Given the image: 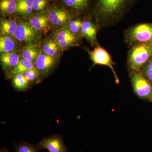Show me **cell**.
<instances>
[{
  "label": "cell",
  "mask_w": 152,
  "mask_h": 152,
  "mask_svg": "<svg viewBox=\"0 0 152 152\" xmlns=\"http://www.w3.org/2000/svg\"><path fill=\"white\" fill-rule=\"evenodd\" d=\"M2 66L4 70H12L20 61V56L14 52L1 53L0 57Z\"/></svg>",
  "instance_id": "cell-13"
},
{
  "label": "cell",
  "mask_w": 152,
  "mask_h": 152,
  "mask_svg": "<svg viewBox=\"0 0 152 152\" xmlns=\"http://www.w3.org/2000/svg\"><path fill=\"white\" fill-rule=\"evenodd\" d=\"M34 0H18L17 13L24 16H31L34 13Z\"/></svg>",
  "instance_id": "cell-15"
},
{
  "label": "cell",
  "mask_w": 152,
  "mask_h": 152,
  "mask_svg": "<svg viewBox=\"0 0 152 152\" xmlns=\"http://www.w3.org/2000/svg\"><path fill=\"white\" fill-rule=\"evenodd\" d=\"M15 148L16 152H39L40 150L37 145H34L26 142L18 144Z\"/></svg>",
  "instance_id": "cell-24"
},
{
  "label": "cell",
  "mask_w": 152,
  "mask_h": 152,
  "mask_svg": "<svg viewBox=\"0 0 152 152\" xmlns=\"http://www.w3.org/2000/svg\"><path fill=\"white\" fill-rule=\"evenodd\" d=\"M30 24L35 29L44 33L49 28V21L47 11L33 14L29 20Z\"/></svg>",
  "instance_id": "cell-11"
},
{
  "label": "cell",
  "mask_w": 152,
  "mask_h": 152,
  "mask_svg": "<svg viewBox=\"0 0 152 152\" xmlns=\"http://www.w3.org/2000/svg\"><path fill=\"white\" fill-rule=\"evenodd\" d=\"M152 56V46L147 44H140L131 51L129 58L130 65L134 70L139 71L148 62Z\"/></svg>",
  "instance_id": "cell-2"
},
{
  "label": "cell",
  "mask_w": 152,
  "mask_h": 152,
  "mask_svg": "<svg viewBox=\"0 0 152 152\" xmlns=\"http://www.w3.org/2000/svg\"><path fill=\"white\" fill-rule=\"evenodd\" d=\"M90 55L91 59L95 64L108 66L110 68L113 72L116 83H118L119 80L113 67L111 58L105 50L100 47H97L90 52Z\"/></svg>",
  "instance_id": "cell-7"
},
{
  "label": "cell",
  "mask_w": 152,
  "mask_h": 152,
  "mask_svg": "<svg viewBox=\"0 0 152 152\" xmlns=\"http://www.w3.org/2000/svg\"><path fill=\"white\" fill-rule=\"evenodd\" d=\"M134 0H91L93 12L102 18H112L122 14Z\"/></svg>",
  "instance_id": "cell-1"
},
{
  "label": "cell",
  "mask_w": 152,
  "mask_h": 152,
  "mask_svg": "<svg viewBox=\"0 0 152 152\" xmlns=\"http://www.w3.org/2000/svg\"><path fill=\"white\" fill-rule=\"evenodd\" d=\"M56 64V58L41 52L36 60V69L42 75H46L54 68Z\"/></svg>",
  "instance_id": "cell-10"
},
{
  "label": "cell",
  "mask_w": 152,
  "mask_h": 152,
  "mask_svg": "<svg viewBox=\"0 0 152 152\" xmlns=\"http://www.w3.org/2000/svg\"><path fill=\"white\" fill-rule=\"evenodd\" d=\"M81 31L82 34L90 40H94L96 35V30L91 22L86 21L83 23Z\"/></svg>",
  "instance_id": "cell-21"
},
{
  "label": "cell",
  "mask_w": 152,
  "mask_h": 152,
  "mask_svg": "<svg viewBox=\"0 0 152 152\" xmlns=\"http://www.w3.org/2000/svg\"><path fill=\"white\" fill-rule=\"evenodd\" d=\"M12 83L15 88L19 91H24L28 88L29 83L23 74L14 76Z\"/></svg>",
  "instance_id": "cell-22"
},
{
  "label": "cell",
  "mask_w": 152,
  "mask_h": 152,
  "mask_svg": "<svg viewBox=\"0 0 152 152\" xmlns=\"http://www.w3.org/2000/svg\"><path fill=\"white\" fill-rule=\"evenodd\" d=\"M60 49L56 41L48 39L44 44L43 52L48 56L56 58L59 53Z\"/></svg>",
  "instance_id": "cell-18"
},
{
  "label": "cell",
  "mask_w": 152,
  "mask_h": 152,
  "mask_svg": "<svg viewBox=\"0 0 152 152\" xmlns=\"http://www.w3.org/2000/svg\"><path fill=\"white\" fill-rule=\"evenodd\" d=\"M9 152L8 151H7V149H6L4 148L2 150H1V152Z\"/></svg>",
  "instance_id": "cell-28"
},
{
  "label": "cell",
  "mask_w": 152,
  "mask_h": 152,
  "mask_svg": "<svg viewBox=\"0 0 152 152\" xmlns=\"http://www.w3.org/2000/svg\"><path fill=\"white\" fill-rule=\"evenodd\" d=\"M39 54V50L36 46L30 45L26 47L22 52L23 58L33 63Z\"/></svg>",
  "instance_id": "cell-20"
},
{
  "label": "cell",
  "mask_w": 152,
  "mask_h": 152,
  "mask_svg": "<svg viewBox=\"0 0 152 152\" xmlns=\"http://www.w3.org/2000/svg\"><path fill=\"white\" fill-rule=\"evenodd\" d=\"M83 23L79 19L71 21L69 25V29L74 34L81 31Z\"/></svg>",
  "instance_id": "cell-25"
},
{
  "label": "cell",
  "mask_w": 152,
  "mask_h": 152,
  "mask_svg": "<svg viewBox=\"0 0 152 152\" xmlns=\"http://www.w3.org/2000/svg\"><path fill=\"white\" fill-rule=\"evenodd\" d=\"M49 21L55 26H62L69 22L72 14L59 4H53L47 10Z\"/></svg>",
  "instance_id": "cell-4"
},
{
  "label": "cell",
  "mask_w": 152,
  "mask_h": 152,
  "mask_svg": "<svg viewBox=\"0 0 152 152\" xmlns=\"http://www.w3.org/2000/svg\"><path fill=\"white\" fill-rule=\"evenodd\" d=\"M37 145L40 150L45 149L49 152H68L62 137L58 135L42 139Z\"/></svg>",
  "instance_id": "cell-6"
},
{
  "label": "cell",
  "mask_w": 152,
  "mask_h": 152,
  "mask_svg": "<svg viewBox=\"0 0 152 152\" xmlns=\"http://www.w3.org/2000/svg\"><path fill=\"white\" fill-rule=\"evenodd\" d=\"M18 0H0V11L4 15H11L16 13Z\"/></svg>",
  "instance_id": "cell-14"
},
{
  "label": "cell",
  "mask_w": 152,
  "mask_h": 152,
  "mask_svg": "<svg viewBox=\"0 0 152 152\" xmlns=\"http://www.w3.org/2000/svg\"><path fill=\"white\" fill-rule=\"evenodd\" d=\"M151 45L152 46V42L151 43Z\"/></svg>",
  "instance_id": "cell-29"
},
{
  "label": "cell",
  "mask_w": 152,
  "mask_h": 152,
  "mask_svg": "<svg viewBox=\"0 0 152 152\" xmlns=\"http://www.w3.org/2000/svg\"><path fill=\"white\" fill-rule=\"evenodd\" d=\"M18 24L13 20H1V33L2 35H15Z\"/></svg>",
  "instance_id": "cell-16"
},
{
  "label": "cell",
  "mask_w": 152,
  "mask_h": 152,
  "mask_svg": "<svg viewBox=\"0 0 152 152\" xmlns=\"http://www.w3.org/2000/svg\"><path fill=\"white\" fill-rule=\"evenodd\" d=\"M131 39L142 43L152 42V24H143L137 26L131 31Z\"/></svg>",
  "instance_id": "cell-8"
},
{
  "label": "cell",
  "mask_w": 152,
  "mask_h": 152,
  "mask_svg": "<svg viewBox=\"0 0 152 152\" xmlns=\"http://www.w3.org/2000/svg\"><path fill=\"white\" fill-rule=\"evenodd\" d=\"M55 41L60 48L65 49L73 45L76 41L75 36L69 29H63L56 33Z\"/></svg>",
  "instance_id": "cell-12"
},
{
  "label": "cell",
  "mask_w": 152,
  "mask_h": 152,
  "mask_svg": "<svg viewBox=\"0 0 152 152\" xmlns=\"http://www.w3.org/2000/svg\"><path fill=\"white\" fill-rule=\"evenodd\" d=\"M55 0H34L33 4L34 13L41 12L47 11L51 5L50 3L54 2Z\"/></svg>",
  "instance_id": "cell-23"
},
{
  "label": "cell",
  "mask_w": 152,
  "mask_h": 152,
  "mask_svg": "<svg viewBox=\"0 0 152 152\" xmlns=\"http://www.w3.org/2000/svg\"><path fill=\"white\" fill-rule=\"evenodd\" d=\"M23 74L26 78L27 80L28 83L32 82L37 77L38 75V72L37 69L35 68L29 70L27 71Z\"/></svg>",
  "instance_id": "cell-26"
},
{
  "label": "cell",
  "mask_w": 152,
  "mask_h": 152,
  "mask_svg": "<svg viewBox=\"0 0 152 152\" xmlns=\"http://www.w3.org/2000/svg\"><path fill=\"white\" fill-rule=\"evenodd\" d=\"M131 79L137 96L141 99L152 102V85L151 83L137 71L133 73Z\"/></svg>",
  "instance_id": "cell-3"
},
{
  "label": "cell",
  "mask_w": 152,
  "mask_h": 152,
  "mask_svg": "<svg viewBox=\"0 0 152 152\" xmlns=\"http://www.w3.org/2000/svg\"><path fill=\"white\" fill-rule=\"evenodd\" d=\"M38 32L30 24L22 23L18 25L14 36L20 42H36L39 37Z\"/></svg>",
  "instance_id": "cell-5"
},
{
  "label": "cell",
  "mask_w": 152,
  "mask_h": 152,
  "mask_svg": "<svg viewBox=\"0 0 152 152\" xmlns=\"http://www.w3.org/2000/svg\"><path fill=\"white\" fill-rule=\"evenodd\" d=\"M59 4L72 15L81 14L87 12L91 7V0H60Z\"/></svg>",
  "instance_id": "cell-9"
},
{
  "label": "cell",
  "mask_w": 152,
  "mask_h": 152,
  "mask_svg": "<svg viewBox=\"0 0 152 152\" xmlns=\"http://www.w3.org/2000/svg\"><path fill=\"white\" fill-rule=\"evenodd\" d=\"M16 48V43L11 37L2 35L0 37V52L1 53H10Z\"/></svg>",
  "instance_id": "cell-17"
},
{
  "label": "cell",
  "mask_w": 152,
  "mask_h": 152,
  "mask_svg": "<svg viewBox=\"0 0 152 152\" xmlns=\"http://www.w3.org/2000/svg\"><path fill=\"white\" fill-rule=\"evenodd\" d=\"M143 73L145 78L152 85V70L145 66L143 69Z\"/></svg>",
  "instance_id": "cell-27"
},
{
  "label": "cell",
  "mask_w": 152,
  "mask_h": 152,
  "mask_svg": "<svg viewBox=\"0 0 152 152\" xmlns=\"http://www.w3.org/2000/svg\"><path fill=\"white\" fill-rule=\"evenodd\" d=\"M34 64L28 61L21 59L18 64L11 71L10 75L11 76H15L18 74H24L27 71L34 69Z\"/></svg>",
  "instance_id": "cell-19"
}]
</instances>
